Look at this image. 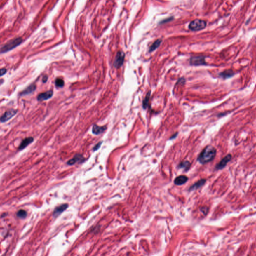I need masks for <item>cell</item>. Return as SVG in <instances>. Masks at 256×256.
<instances>
[{
	"label": "cell",
	"instance_id": "1",
	"mask_svg": "<svg viewBox=\"0 0 256 256\" xmlns=\"http://www.w3.org/2000/svg\"><path fill=\"white\" fill-rule=\"evenodd\" d=\"M216 153V148L211 145H208L200 154L197 160L201 164H207L214 159Z\"/></svg>",
	"mask_w": 256,
	"mask_h": 256
},
{
	"label": "cell",
	"instance_id": "2",
	"mask_svg": "<svg viewBox=\"0 0 256 256\" xmlns=\"http://www.w3.org/2000/svg\"><path fill=\"white\" fill-rule=\"evenodd\" d=\"M23 42V39L21 37L14 39L10 41L0 49V53H5L17 47Z\"/></svg>",
	"mask_w": 256,
	"mask_h": 256
},
{
	"label": "cell",
	"instance_id": "3",
	"mask_svg": "<svg viewBox=\"0 0 256 256\" xmlns=\"http://www.w3.org/2000/svg\"><path fill=\"white\" fill-rule=\"evenodd\" d=\"M207 25L206 21L202 20H195L190 23L189 28L193 31H197L204 29Z\"/></svg>",
	"mask_w": 256,
	"mask_h": 256
},
{
	"label": "cell",
	"instance_id": "4",
	"mask_svg": "<svg viewBox=\"0 0 256 256\" xmlns=\"http://www.w3.org/2000/svg\"><path fill=\"white\" fill-rule=\"evenodd\" d=\"M190 64L192 66H202L206 65L205 58L204 56H194L190 60Z\"/></svg>",
	"mask_w": 256,
	"mask_h": 256
},
{
	"label": "cell",
	"instance_id": "5",
	"mask_svg": "<svg viewBox=\"0 0 256 256\" xmlns=\"http://www.w3.org/2000/svg\"><path fill=\"white\" fill-rule=\"evenodd\" d=\"M125 57V55L123 52L119 51L117 53L114 62V66L115 68H120L122 66L124 63Z\"/></svg>",
	"mask_w": 256,
	"mask_h": 256
},
{
	"label": "cell",
	"instance_id": "6",
	"mask_svg": "<svg viewBox=\"0 0 256 256\" xmlns=\"http://www.w3.org/2000/svg\"><path fill=\"white\" fill-rule=\"evenodd\" d=\"M17 110H14V109L7 111L2 115L1 117H0V122L1 123L7 122L9 120H10L13 117H14L16 115V114L17 113Z\"/></svg>",
	"mask_w": 256,
	"mask_h": 256
},
{
	"label": "cell",
	"instance_id": "7",
	"mask_svg": "<svg viewBox=\"0 0 256 256\" xmlns=\"http://www.w3.org/2000/svg\"><path fill=\"white\" fill-rule=\"evenodd\" d=\"M232 159V155L231 154H228L225 156L224 158L222 159L221 161L218 163L216 166V169L217 170H221L226 167L227 164L230 162Z\"/></svg>",
	"mask_w": 256,
	"mask_h": 256
},
{
	"label": "cell",
	"instance_id": "8",
	"mask_svg": "<svg viewBox=\"0 0 256 256\" xmlns=\"http://www.w3.org/2000/svg\"><path fill=\"white\" fill-rule=\"evenodd\" d=\"M53 93H53V90H50V91H47L46 92L42 93L38 96L37 100L39 101L47 100L52 97V96H53Z\"/></svg>",
	"mask_w": 256,
	"mask_h": 256
},
{
	"label": "cell",
	"instance_id": "9",
	"mask_svg": "<svg viewBox=\"0 0 256 256\" xmlns=\"http://www.w3.org/2000/svg\"><path fill=\"white\" fill-rule=\"evenodd\" d=\"M188 177L185 175H180L175 179L174 184L177 186L184 185L188 181Z\"/></svg>",
	"mask_w": 256,
	"mask_h": 256
},
{
	"label": "cell",
	"instance_id": "10",
	"mask_svg": "<svg viewBox=\"0 0 256 256\" xmlns=\"http://www.w3.org/2000/svg\"><path fill=\"white\" fill-rule=\"evenodd\" d=\"M34 138L33 137H31L25 138L24 140H23V141L22 142L21 144L20 145L18 149L20 151L23 150V149L26 148L28 146V145H29L30 144L33 143L34 142Z\"/></svg>",
	"mask_w": 256,
	"mask_h": 256
},
{
	"label": "cell",
	"instance_id": "11",
	"mask_svg": "<svg viewBox=\"0 0 256 256\" xmlns=\"http://www.w3.org/2000/svg\"><path fill=\"white\" fill-rule=\"evenodd\" d=\"M36 89V86L34 84H31L29 86H28L27 88L25 89L24 91L21 92L20 93V96H24L27 95L31 94L35 91Z\"/></svg>",
	"mask_w": 256,
	"mask_h": 256
},
{
	"label": "cell",
	"instance_id": "12",
	"mask_svg": "<svg viewBox=\"0 0 256 256\" xmlns=\"http://www.w3.org/2000/svg\"><path fill=\"white\" fill-rule=\"evenodd\" d=\"M206 182V180L205 179L199 180L198 181L194 183L193 185L190 187V188H189V191H192L194 190H197L198 189L200 188L201 187L204 186V184H205Z\"/></svg>",
	"mask_w": 256,
	"mask_h": 256
},
{
	"label": "cell",
	"instance_id": "13",
	"mask_svg": "<svg viewBox=\"0 0 256 256\" xmlns=\"http://www.w3.org/2000/svg\"><path fill=\"white\" fill-rule=\"evenodd\" d=\"M106 129L107 127L106 126L100 127L99 126L94 125L93 126L92 133L95 135L101 134L102 133H103Z\"/></svg>",
	"mask_w": 256,
	"mask_h": 256
},
{
	"label": "cell",
	"instance_id": "14",
	"mask_svg": "<svg viewBox=\"0 0 256 256\" xmlns=\"http://www.w3.org/2000/svg\"><path fill=\"white\" fill-rule=\"evenodd\" d=\"M68 207V205H67V204H63V205H62L60 206L59 207L56 208L55 209V210H54L53 215L55 217L59 215L60 214H61L62 213L64 212L65 210H66L67 208Z\"/></svg>",
	"mask_w": 256,
	"mask_h": 256
},
{
	"label": "cell",
	"instance_id": "15",
	"mask_svg": "<svg viewBox=\"0 0 256 256\" xmlns=\"http://www.w3.org/2000/svg\"><path fill=\"white\" fill-rule=\"evenodd\" d=\"M83 159H84V158H83V157L82 155H80V154H77V155H75V156L73 158L69 161L67 162V164L69 165H73L74 164H75V163H76L79 162V161H81L82 162V160Z\"/></svg>",
	"mask_w": 256,
	"mask_h": 256
},
{
	"label": "cell",
	"instance_id": "16",
	"mask_svg": "<svg viewBox=\"0 0 256 256\" xmlns=\"http://www.w3.org/2000/svg\"><path fill=\"white\" fill-rule=\"evenodd\" d=\"M191 164L188 161H184L182 162L181 163H180L179 165L178 166V167L180 169H183L184 170L185 172L188 171L191 167Z\"/></svg>",
	"mask_w": 256,
	"mask_h": 256
},
{
	"label": "cell",
	"instance_id": "17",
	"mask_svg": "<svg viewBox=\"0 0 256 256\" xmlns=\"http://www.w3.org/2000/svg\"><path fill=\"white\" fill-rule=\"evenodd\" d=\"M234 75V73L232 70H226L219 74L221 77L224 79L229 78Z\"/></svg>",
	"mask_w": 256,
	"mask_h": 256
},
{
	"label": "cell",
	"instance_id": "18",
	"mask_svg": "<svg viewBox=\"0 0 256 256\" xmlns=\"http://www.w3.org/2000/svg\"><path fill=\"white\" fill-rule=\"evenodd\" d=\"M150 96H151V91H149L147 93V94L145 99L143 100V107L144 109H146L148 107L149 103V101H150Z\"/></svg>",
	"mask_w": 256,
	"mask_h": 256
},
{
	"label": "cell",
	"instance_id": "19",
	"mask_svg": "<svg viewBox=\"0 0 256 256\" xmlns=\"http://www.w3.org/2000/svg\"><path fill=\"white\" fill-rule=\"evenodd\" d=\"M161 42H162V41L161 40H158L156 41H155L153 44V45L151 46V47H150V51H149L150 52L155 51L156 49H157L160 45Z\"/></svg>",
	"mask_w": 256,
	"mask_h": 256
},
{
	"label": "cell",
	"instance_id": "20",
	"mask_svg": "<svg viewBox=\"0 0 256 256\" xmlns=\"http://www.w3.org/2000/svg\"><path fill=\"white\" fill-rule=\"evenodd\" d=\"M17 216L18 217L21 218V219H25L26 218L27 216V213L26 211H25L24 210H20L19 211H18L17 213Z\"/></svg>",
	"mask_w": 256,
	"mask_h": 256
},
{
	"label": "cell",
	"instance_id": "21",
	"mask_svg": "<svg viewBox=\"0 0 256 256\" xmlns=\"http://www.w3.org/2000/svg\"><path fill=\"white\" fill-rule=\"evenodd\" d=\"M64 81L63 79L57 78L55 81V85L58 88H62L64 86Z\"/></svg>",
	"mask_w": 256,
	"mask_h": 256
},
{
	"label": "cell",
	"instance_id": "22",
	"mask_svg": "<svg viewBox=\"0 0 256 256\" xmlns=\"http://www.w3.org/2000/svg\"><path fill=\"white\" fill-rule=\"evenodd\" d=\"M200 211L204 214V215L207 214L208 211H209V208L206 207V206H203L202 207L200 208Z\"/></svg>",
	"mask_w": 256,
	"mask_h": 256
},
{
	"label": "cell",
	"instance_id": "23",
	"mask_svg": "<svg viewBox=\"0 0 256 256\" xmlns=\"http://www.w3.org/2000/svg\"><path fill=\"white\" fill-rule=\"evenodd\" d=\"M7 70L5 68L1 69H0V77H2L4 75H5L7 73Z\"/></svg>",
	"mask_w": 256,
	"mask_h": 256
},
{
	"label": "cell",
	"instance_id": "24",
	"mask_svg": "<svg viewBox=\"0 0 256 256\" xmlns=\"http://www.w3.org/2000/svg\"><path fill=\"white\" fill-rule=\"evenodd\" d=\"M102 143V142H100V143H98V144L95 146L94 148V151H96L97 150H98V149L100 148V147H101Z\"/></svg>",
	"mask_w": 256,
	"mask_h": 256
},
{
	"label": "cell",
	"instance_id": "25",
	"mask_svg": "<svg viewBox=\"0 0 256 256\" xmlns=\"http://www.w3.org/2000/svg\"><path fill=\"white\" fill-rule=\"evenodd\" d=\"M48 80V76L47 75H45L44 77H43V83H46V82H47Z\"/></svg>",
	"mask_w": 256,
	"mask_h": 256
},
{
	"label": "cell",
	"instance_id": "26",
	"mask_svg": "<svg viewBox=\"0 0 256 256\" xmlns=\"http://www.w3.org/2000/svg\"><path fill=\"white\" fill-rule=\"evenodd\" d=\"M177 134H178L177 133V134H175L173 136L171 137V138H170V139H174V138H176V137H177Z\"/></svg>",
	"mask_w": 256,
	"mask_h": 256
}]
</instances>
